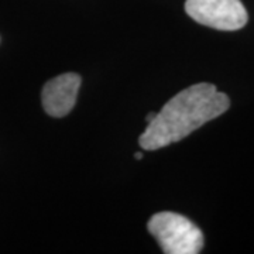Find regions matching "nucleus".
<instances>
[{
	"label": "nucleus",
	"instance_id": "obj_1",
	"mask_svg": "<svg viewBox=\"0 0 254 254\" xmlns=\"http://www.w3.org/2000/svg\"><path fill=\"white\" fill-rule=\"evenodd\" d=\"M230 108L226 93L219 92L212 83H196L178 92L147 123L138 138L143 150H158L177 143L213 119L222 116Z\"/></svg>",
	"mask_w": 254,
	"mask_h": 254
},
{
	"label": "nucleus",
	"instance_id": "obj_2",
	"mask_svg": "<svg viewBox=\"0 0 254 254\" xmlns=\"http://www.w3.org/2000/svg\"><path fill=\"white\" fill-rule=\"evenodd\" d=\"M147 229L165 254H198L203 249L202 230L180 213L158 212L148 220Z\"/></svg>",
	"mask_w": 254,
	"mask_h": 254
},
{
	"label": "nucleus",
	"instance_id": "obj_3",
	"mask_svg": "<svg viewBox=\"0 0 254 254\" xmlns=\"http://www.w3.org/2000/svg\"><path fill=\"white\" fill-rule=\"evenodd\" d=\"M185 11L196 23L220 31L240 30L249 18L240 0H187Z\"/></svg>",
	"mask_w": 254,
	"mask_h": 254
},
{
	"label": "nucleus",
	"instance_id": "obj_4",
	"mask_svg": "<svg viewBox=\"0 0 254 254\" xmlns=\"http://www.w3.org/2000/svg\"><path fill=\"white\" fill-rule=\"evenodd\" d=\"M81 82V76L73 72L63 73L47 82L41 93L46 113L53 118L66 116L75 106Z\"/></svg>",
	"mask_w": 254,
	"mask_h": 254
},
{
	"label": "nucleus",
	"instance_id": "obj_5",
	"mask_svg": "<svg viewBox=\"0 0 254 254\" xmlns=\"http://www.w3.org/2000/svg\"><path fill=\"white\" fill-rule=\"evenodd\" d=\"M155 115H157V113H154V112H151L150 115H147V118H145V122H147V123L153 122V119L155 118Z\"/></svg>",
	"mask_w": 254,
	"mask_h": 254
},
{
	"label": "nucleus",
	"instance_id": "obj_6",
	"mask_svg": "<svg viewBox=\"0 0 254 254\" xmlns=\"http://www.w3.org/2000/svg\"><path fill=\"white\" fill-rule=\"evenodd\" d=\"M134 158H136V160H141V158H143V153H136V154H134Z\"/></svg>",
	"mask_w": 254,
	"mask_h": 254
}]
</instances>
